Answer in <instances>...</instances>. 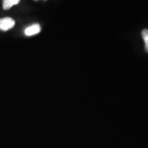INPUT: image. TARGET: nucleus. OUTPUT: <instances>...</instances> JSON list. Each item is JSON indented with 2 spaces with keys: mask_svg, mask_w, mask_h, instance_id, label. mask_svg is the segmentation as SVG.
I'll use <instances>...</instances> for the list:
<instances>
[{
  "mask_svg": "<svg viewBox=\"0 0 148 148\" xmlns=\"http://www.w3.org/2000/svg\"><path fill=\"white\" fill-rule=\"evenodd\" d=\"M35 1H38V0H35Z\"/></svg>",
  "mask_w": 148,
  "mask_h": 148,
  "instance_id": "423d86ee",
  "label": "nucleus"
},
{
  "mask_svg": "<svg viewBox=\"0 0 148 148\" xmlns=\"http://www.w3.org/2000/svg\"><path fill=\"white\" fill-rule=\"evenodd\" d=\"M40 32V26L39 24H34L27 27L25 29V34L27 36H32Z\"/></svg>",
  "mask_w": 148,
  "mask_h": 148,
  "instance_id": "f03ea898",
  "label": "nucleus"
},
{
  "mask_svg": "<svg viewBox=\"0 0 148 148\" xmlns=\"http://www.w3.org/2000/svg\"><path fill=\"white\" fill-rule=\"evenodd\" d=\"M15 21L10 17H5L0 19V29L7 31L14 26Z\"/></svg>",
  "mask_w": 148,
  "mask_h": 148,
  "instance_id": "f257e3e1",
  "label": "nucleus"
},
{
  "mask_svg": "<svg viewBox=\"0 0 148 148\" xmlns=\"http://www.w3.org/2000/svg\"><path fill=\"white\" fill-rule=\"evenodd\" d=\"M21 0H3V8L4 10H8L14 5L18 4Z\"/></svg>",
  "mask_w": 148,
  "mask_h": 148,
  "instance_id": "7ed1b4c3",
  "label": "nucleus"
},
{
  "mask_svg": "<svg viewBox=\"0 0 148 148\" xmlns=\"http://www.w3.org/2000/svg\"><path fill=\"white\" fill-rule=\"evenodd\" d=\"M145 50L147 52H148V40L145 41Z\"/></svg>",
  "mask_w": 148,
  "mask_h": 148,
  "instance_id": "39448f33",
  "label": "nucleus"
},
{
  "mask_svg": "<svg viewBox=\"0 0 148 148\" xmlns=\"http://www.w3.org/2000/svg\"><path fill=\"white\" fill-rule=\"evenodd\" d=\"M142 37H143L144 41L148 40V29H145L142 31Z\"/></svg>",
  "mask_w": 148,
  "mask_h": 148,
  "instance_id": "20e7f679",
  "label": "nucleus"
}]
</instances>
